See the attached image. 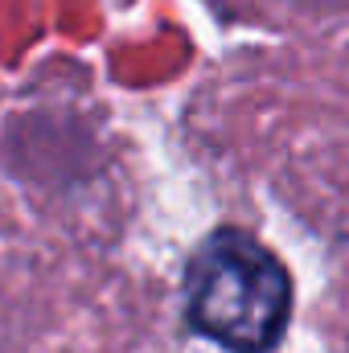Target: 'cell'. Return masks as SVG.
I'll return each mask as SVG.
<instances>
[{
    "label": "cell",
    "instance_id": "obj_1",
    "mask_svg": "<svg viewBox=\"0 0 349 353\" xmlns=\"http://www.w3.org/2000/svg\"><path fill=\"white\" fill-rule=\"evenodd\" d=\"M189 325L230 353H271L292 321V275L247 230H214L185 267Z\"/></svg>",
    "mask_w": 349,
    "mask_h": 353
},
{
    "label": "cell",
    "instance_id": "obj_2",
    "mask_svg": "<svg viewBox=\"0 0 349 353\" xmlns=\"http://www.w3.org/2000/svg\"><path fill=\"white\" fill-rule=\"evenodd\" d=\"M300 8H317V12H333V8H349V0H288Z\"/></svg>",
    "mask_w": 349,
    "mask_h": 353
}]
</instances>
